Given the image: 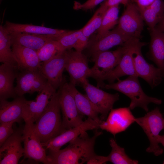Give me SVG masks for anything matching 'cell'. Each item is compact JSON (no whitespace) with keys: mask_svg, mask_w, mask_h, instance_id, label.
Segmentation results:
<instances>
[{"mask_svg":"<svg viewBox=\"0 0 164 164\" xmlns=\"http://www.w3.org/2000/svg\"><path fill=\"white\" fill-rule=\"evenodd\" d=\"M26 99L18 97L11 101L0 100V122L19 123L22 118L23 107Z\"/></svg>","mask_w":164,"mask_h":164,"instance_id":"22","label":"cell"},{"mask_svg":"<svg viewBox=\"0 0 164 164\" xmlns=\"http://www.w3.org/2000/svg\"><path fill=\"white\" fill-rule=\"evenodd\" d=\"M25 122L22 135L25 157L48 164L45 149L33 130L34 123L30 120H27Z\"/></svg>","mask_w":164,"mask_h":164,"instance_id":"11","label":"cell"},{"mask_svg":"<svg viewBox=\"0 0 164 164\" xmlns=\"http://www.w3.org/2000/svg\"><path fill=\"white\" fill-rule=\"evenodd\" d=\"M63 52L56 40L48 42L37 51L40 61L43 62L50 60Z\"/></svg>","mask_w":164,"mask_h":164,"instance_id":"31","label":"cell"},{"mask_svg":"<svg viewBox=\"0 0 164 164\" xmlns=\"http://www.w3.org/2000/svg\"><path fill=\"white\" fill-rule=\"evenodd\" d=\"M17 69L21 71L40 69L42 64L37 51L19 45H12Z\"/></svg>","mask_w":164,"mask_h":164,"instance_id":"20","label":"cell"},{"mask_svg":"<svg viewBox=\"0 0 164 164\" xmlns=\"http://www.w3.org/2000/svg\"><path fill=\"white\" fill-rule=\"evenodd\" d=\"M101 123L88 118L81 124L67 130L64 132L48 141L42 143L43 146L49 152H53L60 149L64 145L69 143L84 132L99 128Z\"/></svg>","mask_w":164,"mask_h":164,"instance_id":"12","label":"cell"},{"mask_svg":"<svg viewBox=\"0 0 164 164\" xmlns=\"http://www.w3.org/2000/svg\"><path fill=\"white\" fill-rule=\"evenodd\" d=\"M13 122L1 123L0 124V147L14 132L12 127Z\"/></svg>","mask_w":164,"mask_h":164,"instance_id":"34","label":"cell"},{"mask_svg":"<svg viewBox=\"0 0 164 164\" xmlns=\"http://www.w3.org/2000/svg\"><path fill=\"white\" fill-rule=\"evenodd\" d=\"M16 78L15 90L19 97L23 96L26 93L32 94L35 92L39 93L48 83L47 79L40 69L21 71L18 73Z\"/></svg>","mask_w":164,"mask_h":164,"instance_id":"10","label":"cell"},{"mask_svg":"<svg viewBox=\"0 0 164 164\" xmlns=\"http://www.w3.org/2000/svg\"><path fill=\"white\" fill-rule=\"evenodd\" d=\"M90 68L86 57L82 52L67 50L65 69L74 85L81 84L89 77Z\"/></svg>","mask_w":164,"mask_h":164,"instance_id":"13","label":"cell"},{"mask_svg":"<svg viewBox=\"0 0 164 164\" xmlns=\"http://www.w3.org/2000/svg\"><path fill=\"white\" fill-rule=\"evenodd\" d=\"M146 44L140 42L136 47L133 54L134 66L138 77L145 80L153 88L161 83L164 78V73L160 68L149 64L144 59L141 49Z\"/></svg>","mask_w":164,"mask_h":164,"instance_id":"9","label":"cell"},{"mask_svg":"<svg viewBox=\"0 0 164 164\" xmlns=\"http://www.w3.org/2000/svg\"><path fill=\"white\" fill-rule=\"evenodd\" d=\"M10 33L4 26H0V62L17 67L12 49Z\"/></svg>","mask_w":164,"mask_h":164,"instance_id":"28","label":"cell"},{"mask_svg":"<svg viewBox=\"0 0 164 164\" xmlns=\"http://www.w3.org/2000/svg\"><path fill=\"white\" fill-rule=\"evenodd\" d=\"M111 151L108 156V161L114 164H137V160L131 159L126 154L124 148L120 146L115 140L111 138L109 141Z\"/></svg>","mask_w":164,"mask_h":164,"instance_id":"30","label":"cell"},{"mask_svg":"<svg viewBox=\"0 0 164 164\" xmlns=\"http://www.w3.org/2000/svg\"><path fill=\"white\" fill-rule=\"evenodd\" d=\"M150 31V59L164 73V32L154 28Z\"/></svg>","mask_w":164,"mask_h":164,"instance_id":"25","label":"cell"},{"mask_svg":"<svg viewBox=\"0 0 164 164\" xmlns=\"http://www.w3.org/2000/svg\"><path fill=\"white\" fill-rule=\"evenodd\" d=\"M135 118L129 107L112 108L106 119L100 124L99 128L115 136L116 134L125 131L135 122Z\"/></svg>","mask_w":164,"mask_h":164,"instance_id":"15","label":"cell"},{"mask_svg":"<svg viewBox=\"0 0 164 164\" xmlns=\"http://www.w3.org/2000/svg\"><path fill=\"white\" fill-rule=\"evenodd\" d=\"M59 102L62 114V124L66 130L75 127L84 121L83 116L79 113L74 97L70 91L67 83L59 88Z\"/></svg>","mask_w":164,"mask_h":164,"instance_id":"8","label":"cell"},{"mask_svg":"<svg viewBox=\"0 0 164 164\" xmlns=\"http://www.w3.org/2000/svg\"><path fill=\"white\" fill-rule=\"evenodd\" d=\"M132 38H133L126 35L117 27L91 43L89 48V53L93 56L101 52L108 50L115 46H121Z\"/></svg>","mask_w":164,"mask_h":164,"instance_id":"19","label":"cell"},{"mask_svg":"<svg viewBox=\"0 0 164 164\" xmlns=\"http://www.w3.org/2000/svg\"><path fill=\"white\" fill-rule=\"evenodd\" d=\"M140 11L143 20L151 30L155 28L163 17L164 2L162 0H155L149 6Z\"/></svg>","mask_w":164,"mask_h":164,"instance_id":"27","label":"cell"},{"mask_svg":"<svg viewBox=\"0 0 164 164\" xmlns=\"http://www.w3.org/2000/svg\"><path fill=\"white\" fill-rule=\"evenodd\" d=\"M80 29L73 31L67 30L61 34L57 41L63 51L74 48L80 35Z\"/></svg>","mask_w":164,"mask_h":164,"instance_id":"33","label":"cell"},{"mask_svg":"<svg viewBox=\"0 0 164 164\" xmlns=\"http://www.w3.org/2000/svg\"><path fill=\"white\" fill-rule=\"evenodd\" d=\"M12 45H21L38 51L48 42L56 40L59 36L40 35L26 33L9 32Z\"/></svg>","mask_w":164,"mask_h":164,"instance_id":"21","label":"cell"},{"mask_svg":"<svg viewBox=\"0 0 164 164\" xmlns=\"http://www.w3.org/2000/svg\"><path fill=\"white\" fill-rule=\"evenodd\" d=\"M155 28L159 31L164 32V14L162 20L157 25Z\"/></svg>","mask_w":164,"mask_h":164,"instance_id":"40","label":"cell"},{"mask_svg":"<svg viewBox=\"0 0 164 164\" xmlns=\"http://www.w3.org/2000/svg\"><path fill=\"white\" fill-rule=\"evenodd\" d=\"M163 129H164V118H163Z\"/></svg>","mask_w":164,"mask_h":164,"instance_id":"42","label":"cell"},{"mask_svg":"<svg viewBox=\"0 0 164 164\" xmlns=\"http://www.w3.org/2000/svg\"><path fill=\"white\" fill-rule=\"evenodd\" d=\"M108 161V156H105L97 155L96 154L90 160L88 161L87 164H102L105 163Z\"/></svg>","mask_w":164,"mask_h":164,"instance_id":"38","label":"cell"},{"mask_svg":"<svg viewBox=\"0 0 164 164\" xmlns=\"http://www.w3.org/2000/svg\"><path fill=\"white\" fill-rule=\"evenodd\" d=\"M60 89L52 97L46 108L35 122L34 131L41 143L45 142L65 131L60 114Z\"/></svg>","mask_w":164,"mask_h":164,"instance_id":"2","label":"cell"},{"mask_svg":"<svg viewBox=\"0 0 164 164\" xmlns=\"http://www.w3.org/2000/svg\"><path fill=\"white\" fill-rule=\"evenodd\" d=\"M159 143L162 144L164 147V134L159 136Z\"/></svg>","mask_w":164,"mask_h":164,"instance_id":"41","label":"cell"},{"mask_svg":"<svg viewBox=\"0 0 164 164\" xmlns=\"http://www.w3.org/2000/svg\"><path fill=\"white\" fill-rule=\"evenodd\" d=\"M163 118L159 109L156 108L143 117L135 118V122L143 129L150 142L146 151L159 156L163 152L159 146V138L161 131L163 129Z\"/></svg>","mask_w":164,"mask_h":164,"instance_id":"4","label":"cell"},{"mask_svg":"<svg viewBox=\"0 0 164 164\" xmlns=\"http://www.w3.org/2000/svg\"><path fill=\"white\" fill-rule=\"evenodd\" d=\"M67 54V50L58 54L43 62L40 68L48 82L56 90L65 82L63 73L65 69Z\"/></svg>","mask_w":164,"mask_h":164,"instance_id":"16","label":"cell"},{"mask_svg":"<svg viewBox=\"0 0 164 164\" xmlns=\"http://www.w3.org/2000/svg\"><path fill=\"white\" fill-rule=\"evenodd\" d=\"M56 92V90L48 82L42 91L38 93L35 101L26 100L22 113V118L24 121L30 120L35 122Z\"/></svg>","mask_w":164,"mask_h":164,"instance_id":"17","label":"cell"},{"mask_svg":"<svg viewBox=\"0 0 164 164\" xmlns=\"http://www.w3.org/2000/svg\"><path fill=\"white\" fill-rule=\"evenodd\" d=\"M17 69V67L12 64L4 63L0 65V100L17 96L13 85L18 74Z\"/></svg>","mask_w":164,"mask_h":164,"instance_id":"23","label":"cell"},{"mask_svg":"<svg viewBox=\"0 0 164 164\" xmlns=\"http://www.w3.org/2000/svg\"><path fill=\"white\" fill-rule=\"evenodd\" d=\"M81 84L86 95L99 112L100 119L102 121L105 120L114 104L119 99L118 94L108 93L90 84L87 79Z\"/></svg>","mask_w":164,"mask_h":164,"instance_id":"7","label":"cell"},{"mask_svg":"<svg viewBox=\"0 0 164 164\" xmlns=\"http://www.w3.org/2000/svg\"><path fill=\"white\" fill-rule=\"evenodd\" d=\"M68 88L74 99L78 111L80 114L85 115L101 123L102 121L98 116L99 113L86 95L80 92L75 85L70 82L67 83Z\"/></svg>","mask_w":164,"mask_h":164,"instance_id":"24","label":"cell"},{"mask_svg":"<svg viewBox=\"0 0 164 164\" xmlns=\"http://www.w3.org/2000/svg\"><path fill=\"white\" fill-rule=\"evenodd\" d=\"M123 51L122 46L113 51L101 52L92 56L94 62L90 68L89 77L96 80L98 86L104 87V78L105 75L113 69L119 63Z\"/></svg>","mask_w":164,"mask_h":164,"instance_id":"5","label":"cell"},{"mask_svg":"<svg viewBox=\"0 0 164 164\" xmlns=\"http://www.w3.org/2000/svg\"><path fill=\"white\" fill-rule=\"evenodd\" d=\"M140 42L139 38H132L121 45L123 51L120 60L118 65L105 75L104 81L106 80L111 83L123 76H137L135 69L133 54Z\"/></svg>","mask_w":164,"mask_h":164,"instance_id":"6","label":"cell"},{"mask_svg":"<svg viewBox=\"0 0 164 164\" xmlns=\"http://www.w3.org/2000/svg\"><path fill=\"white\" fill-rule=\"evenodd\" d=\"M23 129L21 128L15 130L0 147V164H18L24 155V149L21 145Z\"/></svg>","mask_w":164,"mask_h":164,"instance_id":"18","label":"cell"},{"mask_svg":"<svg viewBox=\"0 0 164 164\" xmlns=\"http://www.w3.org/2000/svg\"><path fill=\"white\" fill-rule=\"evenodd\" d=\"M106 11L99 7L87 23L81 29L83 34L88 39L100 27Z\"/></svg>","mask_w":164,"mask_h":164,"instance_id":"32","label":"cell"},{"mask_svg":"<svg viewBox=\"0 0 164 164\" xmlns=\"http://www.w3.org/2000/svg\"><path fill=\"white\" fill-rule=\"evenodd\" d=\"M88 39L84 35L80 29V35L74 48L77 51L82 52L88 46Z\"/></svg>","mask_w":164,"mask_h":164,"instance_id":"36","label":"cell"},{"mask_svg":"<svg viewBox=\"0 0 164 164\" xmlns=\"http://www.w3.org/2000/svg\"><path fill=\"white\" fill-rule=\"evenodd\" d=\"M126 5L117 27L128 36L139 39L143 29V19L136 4L128 3Z\"/></svg>","mask_w":164,"mask_h":164,"instance_id":"14","label":"cell"},{"mask_svg":"<svg viewBox=\"0 0 164 164\" xmlns=\"http://www.w3.org/2000/svg\"><path fill=\"white\" fill-rule=\"evenodd\" d=\"M9 32H16L40 35L59 36L67 30L29 24H21L6 21L4 26Z\"/></svg>","mask_w":164,"mask_h":164,"instance_id":"26","label":"cell"},{"mask_svg":"<svg viewBox=\"0 0 164 164\" xmlns=\"http://www.w3.org/2000/svg\"><path fill=\"white\" fill-rule=\"evenodd\" d=\"M138 78L137 76H130L123 80L118 79L117 82L105 84L104 87L118 91L129 97L131 102L129 107L131 110L139 107L148 112L149 103L160 104L162 101L147 95L142 90Z\"/></svg>","mask_w":164,"mask_h":164,"instance_id":"3","label":"cell"},{"mask_svg":"<svg viewBox=\"0 0 164 164\" xmlns=\"http://www.w3.org/2000/svg\"><path fill=\"white\" fill-rule=\"evenodd\" d=\"M128 0H106L101 5L100 7L106 10L109 7L122 4L126 5L128 3Z\"/></svg>","mask_w":164,"mask_h":164,"instance_id":"37","label":"cell"},{"mask_svg":"<svg viewBox=\"0 0 164 164\" xmlns=\"http://www.w3.org/2000/svg\"><path fill=\"white\" fill-rule=\"evenodd\" d=\"M105 0H87L82 3L75 2L73 8L76 10L81 9L84 11H87L94 9L99 4Z\"/></svg>","mask_w":164,"mask_h":164,"instance_id":"35","label":"cell"},{"mask_svg":"<svg viewBox=\"0 0 164 164\" xmlns=\"http://www.w3.org/2000/svg\"><path fill=\"white\" fill-rule=\"evenodd\" d=\"M136 5L141 11L152 4L155 0H134Z\"/></svg>","mask_w":164,"mask_h":164,"instance_id":"39","label":"cell"},{"mask_svg":"<svg viewBox=\"0 0 164 164\" xmlns=\"http://www.w3.org/2000/svg\"><path fill=\"white\" fill-rule=\"evenodd\" d=\"M119 5L109 8L104 16L101 24L97 30V34L94 41H96L109 32L118 23Z\"/></svg>","mask_w":164,"mask_h":164,"instance_id":"29","label":"cell"},{"mask_svg":"<svg viewBox=\"0 0 164 164\" xmlns=\"http://www.w3.org/2000/svg\"><path fill=\"white\" fill-rule=\"evenodd\" d=\"M97 130L90 137L84 132L69 142L65 148L47 155L48 164H82L87 162L96 154L94 146L97 138L102 134Z\"/></svg>","mask_w":164,"mask_h":164,"instance_id":"1","label":"cell"},{"mask_svg":"<svg viewBox=\"0 0 164 164\" xmlns=\"http://www.w3.org/2000/svg\"><path fill=\"white\" fill-rule=\"evenodd\" d=\"M2 1V0H0V1Z\"/></svg>","mask_w":164,"mask_h":164,"instance_id":"43","label":"cell"}]
</instances>
